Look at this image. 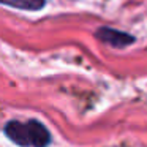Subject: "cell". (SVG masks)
<instances>
[{"mask_svg": "<svg viewBox=\"0 0 147 147\" xmlns=\"http://www.w3.org/2000/svg\"><path fill=\"white\" fill-rule=\"evenodd\" d=\"M5 134L21 147H48L51 144V133L40 120H11L5 125Z\"/></svg>", "mask_w": 147, "mask_h": 147, "instance_id": "6da1fadb", "label": "cell"}, {"mask_svg": "<svg viewBox=\"0 0 147 147\" xmlns=\"http://www.w3.org/2000/svg\"><path fill=\"white\" fill-rule=\"evenodd\" d=\"M95 36L101 43L111 46V48H115V49H123L134 43L133 35L123 32V30L112 29V27H100L95 32Z\"/></svg>", "mask_w": 147, "mask_h": 147, "instance_id": "7a4b0ae2", "label": "cell"}, {"mask_svg": "<svg viewBox=\"0 0 147 147\" xmlns=\"http://www.w3.org/2000/svg\"><path fill=\"white\" fill-rule=\"evenodd\" d=\"M0 3L8 5L11 8L26 11H38L46 5V0H0Z\"/></svg>", "mask_w": 147, "mask_h": 147, "instance_id": "3957f363", "label": "cell"}]
</instances>
